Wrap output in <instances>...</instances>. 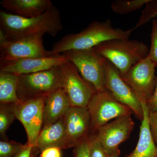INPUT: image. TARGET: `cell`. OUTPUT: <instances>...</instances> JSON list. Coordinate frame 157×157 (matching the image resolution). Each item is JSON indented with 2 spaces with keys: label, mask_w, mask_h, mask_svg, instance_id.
I'll return each mask as SVG.
<instances>
[{
  "label": "cell",
  "mask_w": 157,
  "mask_h": 157,
  "mask_svg": "<svg viewBox=\"0 0 157 157\" xmlns=\"http://www.w3.org/2000/svg\"><path fill=\"white\" fill-rule=\"evenodd\" d=\"M33 146L26 144L14 157H31Z\"/></svg>",
  "instance_id": "f1b7e54d"
},
{
  "label": "cell",
  "mask_w": 157,
  "mask_h": 157,
  "mask_svg": "<svg viewBox=\"0 0 157 157\" xmlns=\"http://www.w3.org/2000/svg\"><path fill=\"white\" fill-rule=\"evenodd\" d=\"M46 97L21 101L14 104L15 117L26 131L27 144L36 146L43 125V109Z\"/></svg>",
  "instance_id": "9c48e42d"
},
{
  "label": "cell",
  "mask_w": 157,
  "mask_h": 157,
  "mask_svg": "<svg viewBox=\"0 0 157 157\" xmlns=\"http://www.w3.org/2000/svg\"><path fill=\"white\" fill-rule=\"evenodd\" d=\"M157 16V0H149L145 5L139 21L135 27L136 29L147 23Z\"/></svg>",
  "instance_id": "7402d4cb"
},
{
  "label": "cell",
  "mask_w": 157,
  "mask_h": 157,
  "mask_svg": "<svg viewBox=\"0 0 157 157\" xmlns=\"http://www.w3.org/2000/svg\"><path fill=\"white\" fill-rule=\"evenodd\" d=\"M63 118L70 148L90 135V117L87 108L71 106Z\"/></svg>",
  "instance_id": "5bb4252c"
},
{
  "label": "cell",
  "mask_w": 157,
  "mask_h": 157,
  "mask_svg": "<svg viewBox=\"0 0 157 157\" xmlns=\"http://www.w3.org/2000/svg\"><path fill=\"white\" fill-rule=\"evenodd\" d=\"M42 36L8 41L0 45V61L53 56L45 50Z\"/></svg>",
  "instance_id": "8fae6325"
},
{
  "label": "cell",
  "mask_w": 157,
  "mask_h": 157,
  "mask_svg": "<svg viewBox=\"0 0 157 157\" xmlns=\"http://www.w3.org/2000/svg\"><path fill=\"white\" fill-rule=\"evenodd\" d=\"M19 76L0 71V104H16L20 101L17 95Z\"/></svg>",
  "instance_id": "d6986e66"
},
{
  "label": "cell",
  "mask_w": 157,
  "mask_h": 157,
  "mask_svg": "<svg viewBox=\"0 0 157 157\" xmlns=\"http://www.w3.org/2000/svg\"><path fill=\"white\" fill-rule=\"evenodd\" d=\"M151 45L147 56L156 66L157 67V19L152 20Z\"/></svg>",
  "instance_id": "d4e9b609"
},
{
  "label": "cell",
  "mask_w": 157,
  "mask_h": 157,
  "mask_svg": "<svg viewBox=\"0 0 157 157\" xmlns=\"http://www.w3.org/2000/svg\"><path fill=\"white\" fill-rule=\"evenodd\" d=\"M67 61L66 58L60 54L47 57L0 61V71L9 72L20 76L49 70L61 66Z\"/></svg>",
  "instance_id": "4fadbf2b"
},
{
  "label": "cell",
  "mask_w": 157,
  "mask_h": 157,
  "mask_svg": "<svg viewBox=\"0 0 157 157\" xmlns=\"http://www.w3.org/2000/svg\"><path fill=\"white\" fill-rule=\"evenodd\" d=\"M61 66L19 76L17 95L21 101L46 97L62 88Z\"/></svg>",
  "instance_id": "5b68a950"
},
{
  "label": "cell",
  "mask_w": 157,
  "mask_h": 157,
  "mask_svg": "<svg viewBox=\"0 0 157 157\" xmlns=\"http://www.w3.org/2000/svg\"><path fill=\"white\" fill-rule=\"evenodd\" d=\"M40 157H62L61 149L58 147L46 149L41 153Z\"/></svg>",
  "instance_id": "83f0119b"
},
{
  "label": "cell",
  "mask_w": 157,
  "mask_h": 157,
  "mask_svg": "<svg viewBox=\"0 0 157 157\" xmlns=\"http://www.w3.org/2000/svg\"><path fill=\"white\" fill-rule=\"evenodd\" d=\"M135 28L124 30L114 28L111 20L103 21H94L87 28L78 33L70 34L54 43L49 51L52 56H57L68 51L83 50L94 48L108 40L129 39Z\"/></svg>",
  "instance_id": "7a4b0ae2"
},
{
  "label": "cell",
  "mask_w": 157,
  "mask_h": 157,
  "mask_svg": "<svg viewBox=\"0 0 157 157\" xmlns=\"http://www.w3.org/2000/svg\"><path fill=\"white\" fill-rule=\"evenodd\" d=\"M0 28L6 33L8 41L42 36H52L63 30L60 11L54 6L38 17L24 18L7 11H0Z\"/></svg>",
  "instance_id": "6da1fadb"
},
{
  "label": "cell",
  "mask_w": 157,
  "mask_h": 157,
  "mask_svg": "<svg viewBox=\"0 0 157 157\" xmlns=\"http://www.w3.org/2000/svg\"><path fill=\"white\" fill-rule=\"evenodd\" d=\"M24 145L16 141L1 140L0 157H14Z\"/></svg>",
  "instance_id": "603a6c76"
},
{
  "label": "cell",
  "mask_w": 157,
  "mask_h": 157,
  "mask_svg": "<svg viewBox=\"0 0 157 157\" xmlns=\"http://www.w3.org/2000/svg\"><path fill=\"white\" fill-rule=\"evenodd\" d=\"M149 0H115L111 3V10L117 14H125L141 9Z\"/></svg>",
  "instance_id": "44dd1931"
},
{
  "label": "cell",
  "mask_w": 157,
  "mask_h": 157,
  "mask_svg": "<svg viewBox=\"0 0 157 157\" xmlns=\"http://www.w3.org/2000/svg\"><path fill=\"white\" fill-rule=\"evenodd\" d=\"M148 122L152 137L157 146V110L152 111L149 109Z\"/></svg>",
  "instance_id": "4316f807"
},
{
  "label": "cell",
  "mask_w": 157,
  "mask_h": 157,
  "mask_svg": "<svg viewBox=\"0 0 157 157\" xmlns=\"http://www.w3.org/2000/svg\"><path fill=\"white\" fill-rule=\"evenodd\" d=\"M131 116L117 118L101 127L94 133L108 157H111L119 149L120 144L130 137L135 125Z\"/></svg>",
  "instance_id": "30bf717a"
},
{
  "label": "cell",
  "mask_w": 157,
  "mask_h": 157,
  "mask_svg": "<svg viewBox=\"0 0 157 157\" xmlns=\"http://www.w3.org/2000/svg\"><path fill=\"white\" fill-rule=\"evenodd\" d=\"M89 140L90 157H108L95 134H90Z\"/></svg>",
  "instance_id": "cb8c5ba5"
},
{
  "label": "cell",
  "mask_w": 157,
  "mask_h": 157,
  "mask_svg": "<svg viewBox=\"0 0 157 157\" xmlns=\"http://www.w3.org/2000/svg\"><path fill=\"white\" fill-rule=\"evenodd\" d=\"M141 104L144 118L140 126L139 139L134 150L124 157H157V146L152 137L149 124L148 107L145 103Z\"/></svg>",
  "instance_id": "ac0fdd59"
},
{
  "label": "cell",
  "mask_w": 157,
  "mask_h": 157,
  "mask_svg": "<svg viewBox=\"0 0 157 157\" xmlns=\"http://www.w3.org/2000/svg\"><path fill=\"white\" fill-rule=\"evenodd\" d=\"M8 41V38L7 35L4 30L0 28V45Z\"/></svg>",
  "instance_id": "4dcf8cb0"
},
{
  "label": "cell",
  "mask_w": 157,
  "mask_h": 157,
  "mask_svg": "<svg viewBox=\"0 0 157 157\" xmlns=\"http://www.w3.org/2000/svg\"><path fill=\"white\" fill-rule=\"evenodd\" d=\"M89 136L82 139L73 147L74 157H90Z\"/></svg>",
  "instance_id": "484cf974"
},
{
  "label": "cell",
  "mask_w": 157,
  "mask_h": 157,
  "mask_svg": "<svg viewBox=\"0 0 157 157\" xmlns=\"http://www.w3.org/2000/svg\"><path fill=\"white\" fill-rule=\"evenodd\" d=\"M63 88H59L45 98L43 109V126L56 122L63 117L71 107Z\"/></svg>",
  "instance_id": "e0dca14e"
},
{
  "label": "cell",
  "mask_w": 157,
  "mask_h": 157,
  "mask_svg": "<svg viewBox=\"0 0 157 157\" xmlns=\"http://www.w3.org/2000/svg\"><path fill=\"white\" fill-rule=\"evenodd\" d=\"M14 104H0V136L1 140H8L6 132L15 117Z\"/></svg>",
  "instance_id": "ffe728a7"
},
{
  "label": "cell",
  "mask_w": 157,
  "mask_h": 157,
  "mask_svg": "<svg viewBox=\"0 0 157 157\" xmlns=\"http://www.w3.org/2000/svg\"><path fill=\"white\" fill-rule=\"evenodd\" d=\"M120 150L119 149H118L112 155L111 157H119L120 155Z\"/></svg>",
  "instance_id": "1f68e13d"
},
{
  "label": "cell",
  "mask_w": 157,
  "mask_h": 157,
  "mask_svg": "<svg viewBox=\"0 0 157 157\" xmlns=\"http://www.w3.org/2000/svg\"><path fill=\"white\" fill-rule=\"evenodd\" d=\"M62 88L64 90L71 106L87 108L96 93L83 79L73 63L67 61L61 65Z\"/></svg>",
  "instance_id": "ba28073f"
},
{
  "label": "cell",
  "mask_w": 157,
  "mask_h": 157,
  "mask_svg": "<svg viewBox=\"0 0 157 157\" xmlns=\"http://www.w3.org/2000/svg\"><path fill=\"white\" fill-rule=\"evenodd\" d=\"M50 147L70 148L63 118L55 123L43 127L32 151H38L41 153Z\"/></svg>",
  "instance_id": "9a60e30c"
},
{
  "label": "cell",
  "mask_w": 157,
  "mask_h": 157,
  "mask_svg": "<svg viewBox=\"0 0 157 157\" xmlns=\"http://www.w3.org/2000/svg\"><path fill=\"white\" fill-rule=\"evenodd\" d=\"M105 88L117 101L132 109L136 118L142 121L144 111L141 102L123 80L119 70L108 60Z\"/></svg>",
  "instance_id": "7c38bea8"
},
{
  "label": "cell",
  "mask_w": 157,
  "mask_h": 157,
  "mask_svg": "<svg viewBox=\"0 0 157 157\" xmlns=\"http://www.w3.org/2000/svg\"><path fill=\"white\" fill-rule=\"evenodd\" d=\"M156 68L155 64L147 56L121 76L141 103L147 104L154 92L157 82Z\"/></svg>",
  "instance_id": "52a82bcc"
},
{
  "label": "cell",
  "mask_w": 157,
  "mask_h": 157,
  "mask_svg": "<svg viewBox=\"0 0 157 157\" xmlns=\"http://www.w3.org/2000/svg\"><path fill=\"white\" fill-rule=\"evenodd\" d=\"M62 55L75 65L82 77L96 93L106 89L107 60L94 48L68 51Z\"/></svg>",
  "instance_id": "277c9868"
},
{
  "label": "cell",
  "mask_w": 157,
  "mask_h": 157,
  "mask_svg": "<svg viewBox=\"0 0 157 157\" xmlns=\"http://www.w3.org/2000/svg\"><path fill=\"white\" fill-rule=\"evenodd\" d=\"M147 107L150 110L152 111H155L157 110V82L155 88L154 92L151 98L147 102Z\"/></svg>",
  "instance_id": "f546056e"
},
{
  "label": "cell",
  "mask_w": 157,
  "mask_h": 157,
  "mask_svg": "<svg viewBox=\"0 0 157 157\" xmlns=\"http://www.w3.org/2000/svg\"><path fill=\"white\" fill-rule=\"evenodd\" d=\"M94 48L119 70L121 76L146 58L149 52L144 42L129 39H111Z\"/></svg>",
  "instance_id": "3957f363"
},
{
  "label": "cell",
  "mask_w": 157,
  "mask_h": 157,
  "mask_svg": "<svg viewBox=\"0 0 157 157\" xmlns=\"http://www.w3.org/2000/svg\"><path fill=\"white\" fill-rule=\"evenodd\" d=\"M1 4L9 13L24 18L38 17L53 6L50 0H3Z\"/></svg>",
  "instance_id": "2e32d148"
},
{
  "label": "cell",
  "mask_w": 157,
  "mask_h": 157,
  "mask_svg": "<svg viewBox=\"0 0 157 157\" xmlns=\"http://www.w3.org/2000/svg\"><path fill=\"white\" fill-rule=\"evenodd\" d=\"M90 117V132L94 134L110 121L132 115V109L117 101L107 89L96 93L87 107Z\"/></svg>",
  "instance_id": "8992f818"
}]
</instances>
